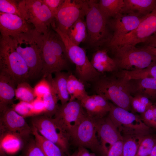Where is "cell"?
Instances as JSON below:
<instances>
[{
  "label": "cell",
  "instance_id": "6da1fadb",
  "mask_svg": "<svg viewBox=\"0 0 156 156\" xmlns=\"http://www.w3.org/2000/svg\"><path fill=\"white\" fill-rule=\"evenodd\" d=\"M43 78L69 68V61L65 47L60 36L49 28L43 34L42 50Z\"/></svg>",
  "mask_w": 156,
  "mask_h": 156
},
{
  "label": "cell",
  "instance_id": "7a4b0ae2",
  "mask_svg": "<svg viewBox=\"0 0 156 156\" xmlns=\"http://www.w3.org/2000/svg\"><path fill=\"white\" fill-rule=\"evenodd\" d=\"M110 75L102 74L92 83L93 89L99 94L116 105L129 111L131 109V95L126 84V79L117 72Z\"/></svg>",
  "mask_w": 156,
  "mask_h": 156
},
{
  "label": "cell",
  "instance_id": "3957f363",
  "mask_svg": "<svg viewBox=\"0 0 156 156\" xmlns=\"http://www.w3.org/2000/svg\"><path fill=\"white\" fill-rule=\"evenodd\" d=\"M0 72L10 76L17 85L29 78V69L10 37L0 39Z\"/></svg>",
  "mask_w": 156,
  "mask_h": 156
},
{
  "label": "cell",
  "instance_id": "277c9868",
  "mask_svg": "<svg viewBox=\"0 0 156 156\" xmlns=\"http://www.w3.org/2000/svg\"><path fill=\"white\" fill-rule=\"evenodd\" d=\"M110 50L118 71L131 70L146 68L156 63L155 57L142 47L125 44L115 46Z\"/></svg>",
  "mask_w": 156,
  "mask_h": 156
},
{
  "label": "cell",
  "instance_id": "5b68a950",
  "mask_svg": "<svg viewBox=\"0 0 156 156\" xmlns=\"http://www.w3.org/2000/svg\"><path fill=\"white\" fill-rule=\"evenodd\" d=\"M54 30L59 35L64 44L69 61L75 65L76 77L85 85L94 83L102 74L93 68L85 50L74 43L67 34L58 27L55 28Z\"/></svg>",
  "mask_w": 156,
  "mask_h": 156
},
{
  "label": "cell",
  "instance_id": "8992f818",
  "mask_svg": "<svg viewBox=\"0 0 156 156\" xmlns=\"http://www.w3.org/2000/svg\"><path fill=\"white\" fill-rule=\"evenodd\" d=\"M12 38L16 50L29 68L35 69L42 64L43 34L33 28Z\"/></svg>",
  "mask_w": 156,
  "mask_h": 156
},
{
  "label": "cell",
  "instance_id": "52a82bcc",
  "mask_svg": "<svg viewBox=\"0 0 156 156\" xmlns=\"http://www.w3.org/2000/svg\"><path fill=\"white\" fill-rule=\"evenodd\" d=\"M89 7L85 16L88 36L86 40L90 46L97 47L108 43L112 37L107 20L99 9L97 1L88 0Z\"/></svg>",
  "mask_w": 156,
  "mask_h": 156
},
{
  "label": "cell",
  "instance_id": "ba28073f",
  "mask_svg": "<svg viewBox=\"0 0 156 156\" xmlns=\"http://www.w3.org/2000/svg\"><path fill=\"white\" fill-rule=\"evenodd\" d=\"M20 10L22 18L39 32L45 34L55 20L43 0H20Z\"/></svg>",
  "mask_w": 156,
  "mask_h": 156
},
{
  "label": "cell",
  "instance_id": "9c48e42d",
  "mask_svg": "<svg viewBox=\"0 0 156 156\" xmlns=\"http://www.w3.org/2000/svg\"><path fill=\"white\" fill-rule=\"evenodd\" d=\"M108 116L123 134H145L150 133V128L143 122L140 116L110 103Z\"/></svg>",
  "mask_w": 156,
  "mask_h": 156
},
{
  "label": "cell",
  "instance_id": "30bf717a",
  "mask_svg": "<svg viewBox=\"0 0 156 156\" xmlns=\"http://www.w3.org/2000/svg\"><path fill=\"white\" fill-rule=\"evenodd\" d=\"M31 123L32 126L41 135L56 144L64 153L68 154L70 136L54 118L44 115L36 116L32 117Z\"/></svg>",
  "mask_w": 156,
  "mask_h": 156
},
{
  "label": "cell",
  "instance_id": "8fae6325",
  "mask_svg": "<svg viewBox=\"0 0 156 156\" xmlns=\"http://www.w3.org/2000/svg\"><path fill=\"white\" fill-rule=\"evenodd\" d=\"M89 7L88 0H64L55 16L57 27L66 34L76 21L85 17Z\"/></svg>",
  "mask_w": 156,
  "mask_h": 156
},
{
  "label": "cell",
  "instance_id": "7c38bea8",
  "mask_svg": "<svg viewBox=\"0 0 156 156\" xmlns=\"http://www.w3.org/2000/svg\"><path fill=\"white\" fill-rule=\"evenodd\" d=\"M156 33V8L146 15L134 30L122 36L111 40L107 44L109 49L125 44L133 46L144 43L149 37Z\"/></svg>",
  "mask_w": 156,
  "mask_h": 156
},
{
  "label": "cell",
  "instance_id": "4fadbf2b",
  "mask_svg": "<svg viewBox=\"0 0 156 156\" xmlns=\"http://www.w3.org/2000/svg\"><path fill=\"white\" fill-rule=\"evenodd\" d=\"M80 102L69 101L59 105L54 118L70 135V137L87 115Z\"/></svg>",
  "mask_w": 156,
  "mask_h": 156
},
{
  "label": "cell",
  "instance_id": "5bb4252c",
  "mask_svg": "<svg viewBox=\"0 0 156 156\" xmlns=\"http://www.w3.org/2000/svg\"><path fill=\"white\" fill-rule=\"evenodd\" d=\"M0 133L14 134L26 142L32 134L30 127L24 118L16 112L9 105H0Z\"/></svg>",
  "mask_w": 156,
  "mask_h": 156
},
{
  "label": "cell",
  "instance_id": "9a60e30c",
  "mask_svg": "<svg viewBox=\"0 0 156 156\" xmlns=\"http://www.w3.org/2000/svg\"><path fill=\"white\" fill-rule=\"evenodd\" d=\"M97 135L95 120L87 116L78 126L70 138L78 147L88 148L94 153L101 152V145Z\"/></svg>",
  "mask_w": 156,
  "mask_h": 156
},
{
  "label": "cell",
  "instance_id": "2e32d148",
  "mask_svg": "<svg viewBox=\"0 0 156 156\" xmlns=\"http://www.w3.org/2000/svg\"><path fill=\"white\" fill-rule=\"evenodd\" d=\"M95 120L97 134L100 140L101 153L103 156H106L110 148L122 140V136L108 116Z\"/></svg>",
  "mask_w": 156,
  "mask_h": 156
},
{
  "label": "cell",
  "instance_id": "e0dca14e",
  "mask_svg": "<svg viewBox=\"0 0 156 156\" xmlns=\"http://www.w3.org/2000/svg\"><path fill=\"white\" fill-rule=\"evenodd\" d=\"M146 16H142L135 14L121 13L107 20L108 27L113 32L110 40L124 36L135 29Z\"/></svg>",
  "mask_w": 156,
  "mask_h": 156
},
{
  "label": "cell",
  "instance_id": "ac0fdd59",
  "mask_svg": "<svg viewBox=\"0 0 156 156\" xmlns=\"http://www.w3.org/2000/svg\"><path fill=\"white\" fill-rule=\"evenodd\" d=\"M31 26L19 16L0 12V32L1 37H15L22 33L27 32L34 28Z\"/></svg>",
  "mask_w": 156,
  "mask_h": 156
},
{
  "label": "cell",
  "instance_id": "d6986e66",
  "mask_svg": "<svg viewBox=\"0 0 156 156\" xmlns=\"http://www.w3.org/2000/svg\"><path fill=\"white\" fill-rule=\"evenodd\" d=\"M80 101L87 116L94 119L105 116L110 109V103L98 94L88 95Z\"/></svg>",
  "mask_w": 156,
  "mask_h": 156
},
{
  "label": "cell",
  "instance_id": "ffe728a7",
  "mask_svg": "<svg viewBox=\"0 0 156 156\" xmlns=\"http://www.w3.org/2000/svg\"><path fill=\"white\" fill-rule=\"evenodd\" d=\"M125 79L128 90L131 96L140 95L150 100H156V79L152 77Z\"/></svg>",
  "mask_w": 156,
  "mask_h": 156
},
{
  "label": "cell",
  "instance_id": "44dd1931",
  "mask_svg": "<svg viewBox=\"0 0 156 156\" xmlns=\"http://www.w3.org/2000/svg\"><path fill=\"white\" fill-rule=\"evenodd\" d=\"M106 49H98L93 54L90 61L93 68L101 74L118 71L116 62L108 54Z\"/></svg>",
  "mask_w": 156,
  "mask_h": 156
},
{
  "label": "cell",
  "instance_id": "7402d4cb",
  "mask_svg": "<svg viewBox=\"0 0 156 156\" xmlns=\"http://www.w3.org/2000/svg\"><path fill=\"white\" fill-rule=\"evenodd\" d=\"M121 13L145 16L156 8V0H124Z\"/></svg>",
  "mask_w": 156,
  "mask_h": 156
},
{
  "label": "cell",
  "instance_id": "603a6c76",
  "mask_svg": "<svg viewBox=\"0 0 156 156\" xmlns=\"http://www.w3.org/2000/svg\"><path fill=\"white\" fill-rule=\"evenodd\" d=\"M70 72L61 71L55 73V77L53 78L52 75L46 78L51 82L56 93L58 100L61 105L68 102L70 96L67 88V81Z\"/></svg>",
  "mask_w": 156,
  "mask_h": 156
},
{
  "label": "cell",
  "instance_id": "cb8c5ba5",
  "mask_svg": "<svg viewBox=\"0 0 156 156\" xmlns=\"http://www.w3.org/2000/svg\"><path fill=\"white\" fill-rule=\"evenodd\" d=\"M1 153L14 155L24 146V141L18 135L9 132L0 133Z\"/></svg>",
  "mask_w": 156,
  "mask_h": 156
},
{
  "label": "cell",
  "instance_id": "d4e9b609",
  "mask_svg": "<svg viewBox=\"0 0 156 156\" xmlns=\"http://www.w3.org/2000/svg\"><path fill=\"white\" fill-rule=\"evenodd\" d=\"M17 85L10 76L0 72V105L13 104Z\"/></svg>",
  "mask_w": 156,
  "mask_h": 156
},
{
  "label": "cell",
  "instance_id": "484cf974",
  "mask_svg": "<svg viewBox=\"0 0 156 156\" xmlns=\"http://www.w3.org/2000/svg\"><path fill=\"white\" fill-rule=\"evenodd\" d=\"M31 128L34 139L45 156H63L64 152L60 148L41 135L34 127Z\"/></svg>",
  "mask_w": 156,
  "mask_h": 156
},
{
  "label": "cell",
  "instance_id": "4316f807",
  "mask_svg": "<svg viewBox=\"0 0 156 156\" xmlns=\"http://www.w3.org/2000/svg\"><path fill=\"white\" fill-rule=\"evenodd\" d=\"M84 18L76 21L66 34L71 41L78 46L86 40L87 38V30Z\"/></svg>",
  "mask_w": 156,
  "mask_h": 156
},
{
  "label": "cell",
  "instance_id": "83f0119b",
  "mask_svg": "<svg viewBox=\"0 0 156 156\" xmlns=\"http://www.w3.org/2000/svg\"><path fill=\"white\" fill-rule=\"evenodd\" d=\"M67 88L70 96V101L75 100L80 101L88 95L86 91L85 84L70 72L68 79Z\"/></svg>",
  "mask_w": 156,
  "mask_h": 156
},
{
  "label": "cell",
  "instance_id": "f1b7e54d",
  "mask_svg": "<svg viewBox=\"0 0 156 156\" xmlns=\"http://www.w3.org/2000/svg\"><path fill=\"white\" fill-rule=\"evenodd\" d=\"M124 3V0H100L98 4L100 10L108 20L121 13Z\"/></svg>",
  "mask_w": 156,
  "mask_h": 156
},
{
  "label": "cell",
  "instance_id": "f546056e",
  "mask_svg": "<svg viewBox=\"0 0 156 156\" xmlns=\"http://www.w3.org/2000/svg\"><path fill=\"white\" fill-rule=\"evenodd\" d=\"M145 134H129L122 135L123 156H135L142 137Z\"/></svg>",
  "mask_w": 156,
  "mask_h": 156
},
{
  "label": "cell",
  "instance_id": "4dcf8cb0",
  "mask_svg": "<svg viewBox=\"0 0 156 156\" xmlns=\"http://www.w3.org/2000/svg\"><path fill=\"white\" fill-rule=\"evenodd\" d=\"M51 84V90L42 98L45 108L44 115L49 117H52L54 116L59 106L58 104L59 100L56 93L54 88Z\"/></svg>",
  "mask_w": 156,
  "mask_h": 156
},
{
  "label": "cell",
  "instance_id": "1f68e13d",
  "mask_svg": "<svg viewBox=\"0 0 156 156\" xmlns=\"http://www.w3.org/2000/svg\"><path fill=\"white\" fill-rule=\"evenodd\" d=\"M16 99L20 101L31 103L36 98L34 89L26 81L18 84L15 92Z\"/></svg>",
  "mask_w": 156,
  "mask_h": 156
},
{
  "label": "cell",
  "instance_id": "d6a6232c",
  "mask_svg": "<svg viewBox=\"0 0 156 156\" xmlns=\"http://www.w3.org/2000/svg\"><path fill=\"white\" fill-rule=\"evenodd\" d=\"M126 75L129 79L146 77L156 79V63L144 69L128 71L126 73Z\"/></svg>",
  "mask_w": 156,
  "mask_h": 156
},
{
  "label": "cell",
  "instance_id": "836d02e7",
  "mask_svg": "<svg viewBox=\"0 0 156 156\" xmlns=\"http://www.w3.org/2000/svg\"><path fill=\"white\" fill-rule=\"evenodd\" d=\"M20 1L0 0V12L15 14L22 18L19 7Z\"/></svg>",
  "mask_w": 156,
  "mask_h": 156
},
{
  "label": "cell",
  "instance_id": "e575fe53",
  "mask_svg": "<svg viewBox=\"0 0 156 156\" xmlns=\"http://www.w3.org/2000/svg\"><path fill=\"white\" fill-rule=\"evenodd\" d=\"M23 148L22 156H45L34 139H29Z\"/></svg>",
  "mask_w": 156,
  "mask_h": 156
},
{
  "label": "cell",
  "instance_id": "d590c367",
  "mask_svg": "<svg viewBox=\"0 0 156 156\" xmlns=\"http://www.w3.org/2000/svg\"><path fill=\"white\" fill-rule=\"evenodd\" d=\"M11 107L18 114L24 118L34 116L31 103L20 101L16 104H12Z\"/></svg>",
  "mask_w": 156,
  "mask_h": 156
},
{
  "label": "cell",
  "instance_id": "8d00e7d4",
  "mask_svg": "<svg viewBox=\"0 0 156 156\" xmlns=\"http://www.w3.org/2000/svg\"><path fill=\"white\" fill-rule=\"evenodd\" d=\"M51 85L46 78H43L34 88L36 97L42 98L51 90Z\"/></svg>",
  "mask_w": 156,
  "mask_h": 156
},
{
  "label": "cell",
  "instance_id": "74e56055",
  "mask_svg": "<svg viewBox=\"0 0 156 156\" xmlns=\"http://www.w3.org/2000/svg\"><path fill=\"white\" fill-rule=\"evenodd\" d=\"M154 105L147 109L143 113L141 114L140 117L143 122L147 126L154 128L155 115L154 110Z\"/></svg>",
  "mask_w": 156,
  "mask_h": 156
},
{
  "label": "cell",
  "instance_id": "f35d334b",
  "mask_svg": "<svg viewBox=\"0 0 156 156\" xmlns=\"http://www.w3.org/2000/svg\"><path fill=\"white\" fill-rule=\"evenodd\" d=\"M31 103L34 116L44 114L45 108L42 98L36 97Z\"/></svg>",
  "mask_w": 156,
  "mask_h": 156
},
{
  "label": "cell",
  "instance_id": "ab89813d",
  "mask_svg": "<svg viewBox=\"0 0 156 156\" xmlns=\"http://www.w3.org/2000/svg\"><path fill=\"white\" fill-rule=\"evenodd\" d=\"M130 100L131 109L133 111L142 114L148 109L135 97L131 95Z\"/></svg>",
  "mask_w": 156,
  "mask_h": 156
},
{
  "label": "cell",
  "instance_id": "60d3db41",
  "mask_svg": "<svg viewBox=\"0 0 156 156\" xmlns=\"http://www.w3.org/2000/svg\"><path fill=\"white\" fill-rule=\"evenodd\" d=\"M122 139L119 140L109 149L106 156H123Z\"/></svg>",
  "mask_w": 156,
  "mask_h": 156
},
{
  "label": "cell",
  "instance_id": "b9f144b4",
  "mask_svg": "<svg viewBox=\"0 0 156 156\" xmlns=\"http://www.w3.org/2000/svg\"><path fill=\"white\" fill-rule=\"evenodd\" d=\"M49 8L54 18L64 0H43Z\"/></svg>",
  "mask_w": 156,
  "mask_h": 156
},
{
  "label": "cell",
  "instance_id": "7bdbcfd3",
  "mask_svg": "<svg viewBox=\"0 0 156 156\" xmlns=\"http://www.w3.org/2000/svg\"><path fill=\"white\" fill-rule=\"evenodd\" d=\"M141 103L145 106L147 109H148L153 105L150 100L147 97L140 95L134 96Z\"/></svg>",
  "mask_w": 156,
  "mask_h": 156
},
{
  "label": "cell",
  "instance_id": "ee69618b",
  "mask_svg": "<svg viewBox=\"0 0 156 156\" xmlns=\"http://www.w3.org/2000/svg\"><path fill=\"white\" fill-rule=\"evenodd\" d=\"M144 43V45L156 48V33L148 38Z\"/></svg>",
  "mask_w": 156,
  "mask_h": 156
},
{
  "label": "cell",
  "instance_id": "f6af8a7d",
  "mask_svg": "<svg viewBox=\"0 0 156 156\" xmlns=\"http://www.w3.org/2000/svg\"><path fill=\"white\" fill-rule=\"evenodd\" d=\"M90 153L87 148L81 146L78 147L77 152V156H90Z\"/></svg>",
  "mask_w": 156,
  "mask_h": 156
},
{
  "label": "cell",
  "instance_id": "bcb514c9",
  "mask_svg": "<svg viewBox=\"0 0 156 156\" xmlns=\"http://www.w3.org/2000/svg\"><path fill=\"white\" fill-rule=\"evenodd\" d=\"M142 47L153 55L156 58V47H152L144 45Z\"/></svg>",
  "mask_w": 156,
  "mask_h": 156
},
{
  "label": "cell",
  "instance_id": "7dc6e473",
  "mask_svg": "<svg viewBox=\"0 0 156 156\" xmlns=\"http://www.w3.org/2000/svg\"><path fill=\"white\" fill-rule=\"evenodd\" d=\"M149 156H156V144L153 148Z\"/></svg>",
  "mask_w": 156,
  "mask_h": 156
},
{
  "label": "cell",
  "instance_id": "c3c4849f",
  "mask_svg": "<svg viewBox=\"0 0 156 156\" xmlns=\"http://www.w3.org/2000/svg\"><path fill=\"white\" fill-rule=\"evenodd\" d=\"M90 156H96L95 154L94 153H90Z\"/></svg>",
  "mask_w": 156,
  "mask_h": 156
},
{
  "label": "cell",
  "instance_id": "681fc988",
  "mask_svg": "<svg viewBox=\"0 0 156 156\" xmlns=\"http://www.w3.org/2000/svg\"><path fill=\"white\" fill-rule=\"evenodd\" d=\"M69 156H77V152L74 153L71 155H69Z\"/></svg>",
  "mask_w": 156,
  "mask_h": 156
}]
</instances>
